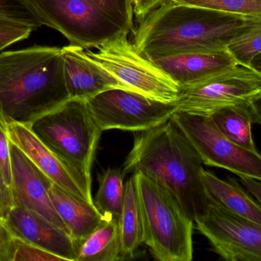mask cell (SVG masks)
I'll return each instance as SVG.
<instances>
[{
	"mask_svg": "<svg viewBox=\"0 0 261 261\" xmlns=\"http://www.w3.org/2000/svg\"><path fill=\"white\" fill-rule=\"evenodd\" d=\"M246 16L164 0L134 29V44L148 58L225 50L230 41L258 22Z\"/></svg>",
	"mask_w": 261,
	"mask_h": 261,
	"instance_id": "1",
	"label": "cell"
},
{
	"mask_svg": "<svg viewBox=\"0 0 261 261\" xmlns=\"http://www.w3.org/2000/svg\"><path fill=\"white\" fill-rule=\"evenodd\" d=\"M202 159L173 120L135 132L122 172L141 173L173 193L194 222L208 209L210 196L201 179Z\"/></svg>",
	"mask_w": 261,
	"mask_h": 261,
	"instance_id": "2",
	"label": "cell"
},
{
	"mask_svg": "<svg viewBox=\"0 0 261 261\" xmlns=\"http://www.w3.org/2000/svg\"><path fill=\"white\" fill-rule=\"evenodd\" d=\"M69 99L61 49L0 52V116L7 124L29 126Z\"/></svg>",
	"mask_w": 261,
	"mask_h": 261,
	"instance_id": "3",
	"label": "cell"
},
{
	"mask_svg": "<svg viewBox=\"0 0 261 261\" xmlns=\"http://www.w3.org/2000/svg\"><path fill=\"white\" fill-rule=\"evenodd\" d=\"M43 26L70 44L97 49L134 31L132 0H27Z\"/></svg>",
	"mask_w": 261,
	"mask_h": 261,
	"instance_id": "4",
	"label": "cell"
},
{
	"mask_svg": "<svg viewBox=\"0 0 261 261\" xmlns=\"http://www.w3.org/2000/svg\"><path fill=\"white\" fill-rule=\"evenodd\" d=\"M139 200L144 244L156 260L193 259L194 222L171 192L141 173L132 174Z\"/></svg>",
	"mask_w": 261,
	"mask_h": 261,
	"instance_id": "5",
	"label": "cell"
},
{
	"mask_svg": "<svg viewBox=\"0 0 261 261\" xmlns=\"http://www.w3.org/2000/svg\"><path fill=\"white\" fill-rule=\"evenodd\" d=\"M29 127L61 160L91 177L102 131L93 120L86 100L70 98Z\"/></svg>",
	"mask_w": 261,
	"mask_h": 261,
	"instance_id": "6",
	"label": "cell"
},
{
	"mask_svg": "<svg viewBox=\"0 0 261 261\" xmlns=\"http://www.w3.org/2000/svg\"><path fill=\"white\" fill-rule=\"evenodd\" d=\"M96 49V52L85 49L87 56L113 75L127 90L162 102L177 101L179 87L137 49L128 35L107 41Z\"/></svg>",
	"mask_w": 261,
	"mask_h": 261,
	"instance_id": "7",
	"label": "cell"
},
{
	"mask_svg": "<svg viewBox=\"0 0 261 261\" xmlns=\"http://www.w3.org/2000/svg\"><path fill=\"white\" fill-rule=\"evenodd\" d=\"M171 119L208 167L228 170L239 177L261 181V154L233 143L210 115L176 111Z\"/></svg>",
	"mask_w": 261,
	"mask_h": 261,
	"instance_id": "8",
	"label": "cell"
},
{
	"mask_svg": "<svg viewBox=\"0 0 261 261\" xmlns=\"http://www.w3.org/2000/svg\"><path fill=\"white\" fill-rule=\"evenodd\" d=\"M102 132L122 130L144 131L171 119L176 103H165L123 88H112L86 100Z\"/></svg>",
	"mask_w": 261,
	"mask_h": 261,
	"instance_id": "9",
	"label": "cell"
},
{
	"mask_svg": "<svg viewBox=\"0 0 261 261\" xmlns=\"http://www.w3.org/2000/svg\"><path fill=\"white\" fill-rule=\"evenodd\" d=\"M194 223L223 260L261 261L260 224L228 211L211 196L206 212Z\"/></svg>",
	"mask_w": 261,
	"mask_h": 261,
	"instance_id": "10",
	"label": "cell"
},
{
	"mask_svg": "<svg viewBox=\"0 0 261 261\" xmlns=\"http://www.w3.org/2000/svg\"><path fill=\"white\" fill-rule=\"evenodd\" d=\"M261 91V78L238 65L197 84L179 89L176 111L210 115L218 109L250 101Z\"/></svg>",
	"mask_w": 261,
	"mask_h": 261,
	"instance_id": "11",
	"label": "cell"
},
{
	"mask_svg": "<svg viewBox=\"0 0 261 261\" xmlns=\"http://www.w3.org/2000/svg\"><path fill=\"white\" fill-rule=\"evenodd\" d=\"M9 141L16 145L54 183L69 193L93 202L91 177L66 164L55 156L31 130L19 123L7 124Z\"/></svg>",
	"mask_w": 261,
	"mask_h": 261,
	"instance_id": "12",
	"label": "cell"
},
{
	"mask_svg": "<svg viewBox=\"0 0 261 261\" xmlns=\"http://www.w3.org/2000/svg\"><path fill=\"white\" fill-rule=\"evenodd\" d=\"M9 149L11 190L14 207L35 211L69 234L67 227L54 208L49 196V188L53 182L10 141Z\"/></svg>",
	"mask_w": 261,
	"mask_h": 261,
	"instance_id": "13",
	"label": "cell"
},
{
	"mask_svg": "<svg viewBox=\"0 0 261 261\" xmlns=\"http://www.w3.org/2000/svg\"><path fill=\"white\" fill-rule=\"evenodd\" d=\"M4 222L15 237L30 242L64 260L76 261L75 241L67 231L41 215L14 207Z\"/></svg>",
	"mask_w": 261,
	"mask_h": 261,
	"instance_id": "14",
	"label": "cell"
},
{
	"mask_svg": "<svg viewBox=\"0 0 261 261\" xmlns=\"http://www.w3.org/2000/svg\"><path fill=\"white\" fill-rule=\"evenodd\" d=\"M150 60L179 87H188L239 65L228 49L176 54Z\"/></svg>",
	"mask_w": 261,
	"mask_h": 261,
	"instance_id": "15",
	"label": "cell"
},
{
	"mask_svg": "<svg viewBox=\"0 0 261 261\" xmlns=\"http://www.w3.org/2000/svg\"><path fill=\"white\" fill-rule=\"evenodd\" d=\"M66 85L70 98L87 100L123 84L102 66L89 58L85 49L78 46L61 48Z\"/></svg>",
	"mask_w": 261,
	"mask_h": 261,
	"instance_id": "16",
	"label": "cell"
},
{
	"mask_svg": "<svg viewBox=\"0 0 261 261\" xmlns=\"http://www.w3.org/2000/svg\"><path fill=\"white\" fill-rule=\"evenodd\" d=\"M49 196L76 243L87 239L103 219L94 204L69 193L54 182L49 188Z\"/></svg>",
	"mask_w": 261,
	"mask_h": 261,
	"instance_id": "17",
	"label": "cell"
},
{
	"mask_svg": "<svg viewBox=\"0 0 261 261\" xmlns=\"http://www.w3.org/2000/svg\"><path fill=\"white\" fill-rule=\"evenodd\" d=\"M201 179L208 195L228 211L261 225V205L234 178L222 180L202 169Z\"/></svg>",
	"mask_w": 261,
	"mask_h": 261,
	"instance_id": "18",
	"label": "cell"
},
{
	"mask_svg": "<svg viewBox=\"0 0 261 261\" xmlns=\"http://www.w3.org/2000/svg\"><path fill=\"white\" fill-rule=\"evenodd\" d=\"M76 244V261L122 260L119 218L103 217L97 228Z\"/></svg>",
	"mask_w": 261,
	"mask_h": 261,
	"instance_id": "19",
	"label": "cell"
},
{
	"mask_svg": "<svg viewBox=\"0 0 261 261\" xmlns=\"http://www.w3.org/2000/svg\"><path fill=\"white\" fill-rule=\"evenodd\" d=\"M119 228L122 260L130 258L144 243L142 219L133 176L128 178L125 183L123 204L119 217Z\"/></svg>",
	"mask_w": 261,
	"mask_h": 261,
	"instance_id": "20",
	"label": "cell"
},
{
	"mask_svg": "<svg viewBox=\"0 0 261 261\" xmlns=\"http://www.w3.org/2000/svg\"><path fill=\"white\" fill-rule=\"evenodd\" d=\"M210 116L230 140L250 151L257 152L251 131L249 101L218 109Z\"/></svg>",
	"mask_w": 261,
	"mask_h": 261,
	"instance_id": "21",
	"label": "cell"
},
{
	"mask_svg": "<svg viewBox=\"0 0 261 261\" xmlns=\"http://www.w3.org/2000/svg\"><path fill=\"white\" fill-rule=\"evenodd\" d=\"M125 174L122 169L108 168L98 176L99 187L93 199L103 217L119 218L123 204Z\"/></svg>",
	"mask_w": 261,
	"mask_h": 261,
	"instance_id": "22",
	"label": "cell"
},
{
	"mask_svg": "<svg viewBox=\"0 0 261 261\" xmlns=\"http://www.w3.org/2000/svg\"><path fill=\"white\" fill-rule=\"evenodd\" d=\"M227 49L239 65L249 68L252 60L261 53V20L234 37Z\"/></svg>",
	"mask_w": 261,
	"mask_h": 261,
	"instance_id": "23",
	"label": "cell"
},
{
	"mask_svg": "<svg viewBox=\"0 0 261 261\" xmlns=\"http://www.w3.org/2000/svg\"><path fill=\"white\" fill-rule=\"evenodd\" d=\"M177 4L196 6L246 16H261V0H169Z\"/></svg>",
	"mask_w": 261,
	"mask_h": 261,
	"instance_id": "24",
	"label": "cell"
},
{
	"mask_svg": "<svg viewBox=\"0 0 261 261\" xmlns=\"http://www.w3.org/2000/svg\"><path fill=\"white\" fill-rule=\"evenodd\" d=\"M61 257L51 254L30 242L13 236L1 261H63Z\"/></svg>",
	"mask_w": 261,
	"mask_h": 261,
	"instance_id": "25",
	"label": "cell"
},
{
	"mask_svg": "<svg viewBox=\"0 0 261 261\" xmlns=\"http://www.w3.org/2000/svg\"><path fill=\"white\" fill-rule=\"evenodd\" d=\"M0 17L22 23L34 30L43 26L27 0H0Z\"/></svg>",
	"mask_w": 261,
	"mask_h": 261,
	"instance_id": "26",
	"label": "cell"
},
{
	"mask_svg": "<svg viewBox=\"0 0 261 261\" xmlns=\"http://www.w3.org/2000/svg\"><path fill=\"white\" fill-rule=\"evenodd\" d=\"M34 29L22 23L0 17V52L11 44L26 39Z\"/></svg>",
	"mask_w": 261,
	"mask_h": 261,
	"instance_id": "27",
	"label": "cell"
},
{
	"mask_svg": "<svg viewBox=\"0 0 261 261\" xmlns=\"http://www.w3.org/2000/svg\"><path fill=\"white\" fill-rule=\"evenodd\" d=\"M0 181L11 188V159L7 123L0 116Z\"/></svg>",
	"mask_w": 261,
	"mask_h": 261,
	"instance_id": "28",
	"label": "cell"
},
{
	"mask_svg": "<svg viewBox=\"0 0 261 261\" xmlns=\"http://www.w3.org/2000/svg\"><path fill=\"white\" fill-rule=\"evenodd\" d=\"M13 208L12 190L10 187L0 181V219L5 222Z\"/></svg>",
	"mask_w": 261,
	"mask_h": 261,
	"instance_id": "29",
	"label": "cell"
},
{
	"mask_svg": "<svg viewBox=\"0 0 261 261\" xmlns=\"http://www.w3.org/2000/svg\"><path fill=\"white\" fill-rule=\"evenodd\" d=\"M164 1V0H132L134 14L136 15L138 21H140Z\"/></svg>",
	"mask_w": 261,
	"mask_h": 261,
	"instance_id": "30",
	"label": "cell"
},
{
	"mask_svg": "<svg viewBox=\"0 0 261 261\" xmlns=\"http://www.w3.org/2000/svg\"><path fill=\"white\" fill-rule=\"evenodd\" d=\"M239 182L261 205V181L253 178L240 177Z\"/></svg>",
	"mask_w": 261,
	"mask_h": 261,
	"instance_id": "31",
	"label": "cell"
},
{
	"mask_svg": "<svg viewBox=\"0 0 261 261\" xmlns=\"http://www.w3.org/2000/svg\"><path fill=\"white\" fill-rule=\"evenodd\" d=\"M13 236L10 230L6 226L4 221L0 219V261Z\"/></svg>",
	"mask_w": 261,
	"mask_h": 261,
	"instance_id": "32",
	"label": "cell"
},
{
	"mask_svg": "<svg viewBox=\"0 0 261 261\" xmlns=\"http://www.w3.org/2000/svg\"><path fill=\"white\" fill-rule=\"evenodd\" d=\"M249 105L253 124L261 125V91L250 100Z\"/></svg>",
	"mask_w": 261,
	"mask_h": 261,
	"instance_id": "33",
	"label": "cell"
},
{
	"mask_svg": "<svg viewBox=\"0 0 261 261\" xmlns=\"http://www.w3.org/2000/svg\"><path fill=\"white\" fill-rule=\"evenodd\" d=\"M249 68L261 78V53L252 60Z\"/></svg>",
	"mask_w": 261,
	"mask_h": 261,
	"instance_id": "34",
	"label": "cell"
}]
</instances>
